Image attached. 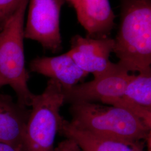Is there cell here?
Listing matches in <instances>:
<instances>
[{
    "label": "cell",
    "instance_id": "6da1fadb",
    "mask_svg": "<svg viewBox=\"0 0 151 151\" xmlns=\"http://www.w3.org/2000/svg\"><path fill=\"white\" fill-rule=\"evenodd\" d=\"M119 31L113 52L124 70H151V0H120Z\"/></svg>",
    "mask_w": 151,
    "mask_h": 151
},
{
    "label": "cell",
    "instance_id": "7a4b0ae2",
    "mask_svg": "<svg viewBox=\"0 0 151 151\" xmlns=\"http://www.w3.org/2000/svg\"><path fill=\"white\" fill-rule=\"evenodd\" d=\"M70 124L96 135L129 143L151 137V128L124 108L83 102L70 104Z\"/></svg>",
    "mask_w": 151,
    "mask_h": 151
},
{
    "label": "cell",
    "instance_id": "3957f363",
    "mask_svg": "<svg viewBox=\"0 0 151 151\" xmlns=\"http://www.w3.org/2000/svg\"><path fill=\"white\" fill-rule=\"evenodd\" d=\"M29 2L23 0L0 29V75L16 93L17 103L27 108L34 95L28 86L29 74L24 47V19Z\"/></svg>",
    "mask_w": 151,
    "mask_h": 151
},
{
    "label": "cell",
    "instance_id": "277c9868",
    "mask_svg": "<svg viewBox=\"0 0 151 151\" xmlns=\"http://www.w3.org/2000/svg\"><path fill=\"white\" fill-rule=\"evenodd\" d=\"M62 85L49 79L44 91L34 95L24 133L23 151H53L57 134L63 120L60 110L65 104Z\"/></svg>",
    "mask_w": 151,
    "mask_h": 151
},
{
    "label": "cell",
    "instance_id": "5b68a950",
    "mask_svg": "<svg viewBox=\"0 0 151 151\" xmlns=\"http://www.w3.org/2000/svg\"><path fill=\"white\" fill-rule=\"evenodd\" d=\"M65 0H29L24 38L55 53L62 49L60 15Z\"/></svg>",
    "mask_w": 151,
    "mask_h": 151
},
{
    "label": "cell",
    "instance_id": "8992f818",
    "mask_svg": "<svg viewBox=\"0 0 151 151\" xmlns=\"http://www.w3.org/2000/svg\"><path fill=\"white\" fill-rule=\"evenodd\" d=\"M133 76L118 63H113L105 73L93 80L63 88L65 103H102L109 98L122 96Z\"/></svg>",
    "mask_w": 151,
    "mask_h": 151
},
{
    "label": "cell",
    "instance_id": "52a82bcc",
    "mask_svg": "<svg viewBox=\"0 0 151 151\" xmlns=\"http://www.w3.org/2000/svg\"><path fill=\"white\" fill-rule=\"evenodd\" d=\"M70 43L68 54L81 70L88 75L92 73L94 78L102 75L113 64L109 59L114 47L112 38L95 39L76 35Z\"/></svg>",
    "mask_w": 151,
    "mask_h": 151
},
{
    "label": "cell",
    "instance_id": "ba28073f",
    "mask_svg": "<svg viewBox=\"0 0 151 151\" xmlns=\"http://www.w3.org/2000/svg\"><path fill=\"white\" fill-rule=\"evenodd\" d=\"M77 19L87 32V37H109L116 17L109 0H77L73 5Z\"/></svg>",
    "mask_w": 151,
    "mask_h": 151
},
{
    "label": "cell",
    "instance_id": "9c48e42d",
    "mask_svg": "<svg viewBox=\"0 0 151 151\" xmlns=\"http://www.w3.org/2000/svg\"><path fill=\"white\" fill-rule=\"evenodd\" d=\"M29 68L32 72L58 81L63 88L80 83L88 75L67 52L55 57H37L30 62Z\"/></svg>",
    "mask_w": 151,
    "mask_h": 151
},
{
    "label": "cell",
    "instance_id": "30bf717a",
    "mask_svg": "<svg viewBox=\"0 0 151 151\" xmlns=\"http://www.w3.org/2000/svg\"><path fill=\"white\" fill-rule=\"evenodd\" d=\"M29 113L30 109L15 101L11 96L0 93V142L22 151V139Z\"/></svg>",
    "mask_w": 151,
    "mask_h": 151
},
{
    "label": "cell",
    "instance_id": "8fae6325",
    "mask_svg": "<svg viewBox=\"0 0 151 151\" xmlns=\"http://www.w3.org/2000/svg\"><path fill=\"white\" fill-rule=\"evenodd\" d=\"M60 134L75 141L82 151H143V142L129 143L80 129L63 119Z\"/></svg>",
    "mask_w": 151,
    "mask_h": 151
},
{
    "label": "cell",
    "instance_id": "7c38bea8",
    "mask_svg": "<svg viewBox=\"0 0 151 151\" xmlns=\"http://www.w3.org/2000/svg\"><path fill=\"white\" fill-rule=\"evenodd\" d=\"M123 96L141 106L151 109V70L133 75Z\"/></svg>",
    "mask_w": 151,
    "mask_h": 151
},
{
    "label": "cell",
    "instance_id": "4fadbf2b",
    "mask_svg": "<svg viewBox=\"0 0 151 151\" xmlns=\"http://www.w3.org/2000/svg\"><path fill=\"white\" fill-rule=\"evenodd\" d=\"M103 104L124 108L142 120L151 128V109L141 106L122 96L109 98L102 102Z\"/></svg>",
    "mask_w": 151,
    "mask_h": 151
},
{
    "label": "cell",
    "instance_id": "5bb4252c",
    "mask_svg": "<svg viewBox=\"0 0 151 151\" xmlns=\"http://www.w3.org/2000/svg\"><path fill=\"white\" fill-rule=\"evenodd\" d=\"M23 0H0V27L16 11Z\"/></svg>",
    "mask_w": 151,
    "mask_h": 151
},
{
    "label": "cell",
    "instance_id": "9a60e30c",
    "mask_svg": "<svg viewBox=\"0 0 151 151\" xmlns=\"http://www.w3.org/2000/svg\"><path fill=\"white\" fill-rule=\"evenodd\" d=\"M53 151H82L75 140L66 138L55 147Z\"/></svg>",
    "mask_w": 151,
    "mask_h": 151
},
{
    "label": "cell",
    "instance_id": "2e32d148",
    "mask_svg": "<svg viewBox=\"0 0 151 151\" xmlns=\"http://www.w3.org/2000/svg\"><path fill=\"white\" fill-rule=\"evenodd\" d=\"M0 151H22L9 143L0 142Z\"/></svg>",
    "mask_w": 151,
    "mask_h": 151
},
{
    "label": "cell",
    "instance_id": "e0dca14e",
    "mask_svg": "<svg viewBox=\"0 0 151 151\" xmlns=\"http://www.w3.org/2000/svg\"><path fill=\"white\" fill-rule=\"evenodd\" d=\"M7 85L9 86V83L8 82V81L0 75V87Z\"/></svg>",
    "mask_w": 151,
    "mask_h": 151
},
{
    "label": "cell",
    "instance_id": "ac0fdd59",
    "mask_svg": "<svg viewBox=\"0 0 151 151\" xmlns=\"http://www.w3.org/2000/svg\"><path fill=\"white\" fill-rule=\"evenodd\" d=\"M65 1H67L68 2H70V4H72V5H73L77 0H65Z\"/></svg>",
    "mask_w": 151,
    "mask_h": 151
}]
</instances>
